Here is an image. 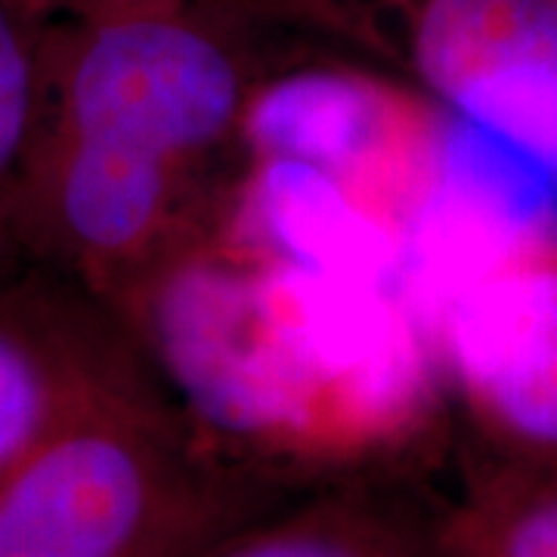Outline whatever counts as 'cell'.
<instances>
[{
	"label": "cell",
	"mask_w": 557,
	"mask_h": 557,
	"mask_svg": "<svg viewBox=\"0 0 557 557\" xmlns=\"http://www.w3.org/2000/svg\"><path fill=\"white\" fill-rule=\"evenodd\" d=\"M50 22H72L84 16H100L112 10L152 7V3H183V0H32Z\"/></svg>",
	"instance_id": "obj_10"
},
{
	"label": "cell",
	"mask_w": 557,
	"mask_h": 557,
	"mask_svg": "<svg viewBox=\"0 0 557 557\" xmlns=\"http://www.w3.org/2000/svg\"><path fill=\"white\" fill-rule=\"evenodd\" d=\"M282 25L248 0H183L53 22L38 156L218 177Z\"/></svg>",
	"instance_id": "obj_2"
},
{
	"label": "cell",
	"mask_w": 557,
	"mask_h": 557,
	"mask_svg": "<svg viewBox=\"0 0 557 557\" xmlns=\"http://www.w3.org/2000/svg\"><path fill=\"white\" fill-rule=\"evenodd\" d=\"M453 483H431L440 557H557V458L456 437Z\"/></svg>",
	"instance_id": "obj_8"
},
{
	"label": "cell",
	"mask_w": 557,
	"mask_h": 557,
	"mask_svg": "<svg viewBox=\"0 0 557 557\" xmlns=\"http://www.w3.org/2000/svg\"><path fill=\"white\" fill-rule=\"evenodd\" d=\"M193 557H440L431 480L347 478L307 486Z\"/></svg>",
	"instance_id": "obj_7"
},
{
	"label": "cell",
	"mask_w": 557,
	"mask_h": 557,
	"mask_svg": "<svg viewBox=\"0 0 557 557\" xmlns=\"http://www.w3.org/2000/svg\"><path fill=\"white\" fill-rule=\"evenodd\" d=\"M292 493L143 387L87 409L0 478V557H193Z\"/></svg>",
	"instance_id": "obj_3"
},
{
	"label": "cell",
	"mask_w": 557,
	"mask_h": 557,
	"mask_svg": "<svg viewBox=\"0 0 557 557\" xmlns=\"http://www.w3.org/2000/svg\"><path fill=\"white\" fill-rule=\"evenodd\" d=\"M431 335L458 440L557 458V214L465 270Z\"/></svg>",
	"instance_id": "obj_5"
},
{
	"label": "cell",
	"mask_w": 557,
	"mask_h": 557,
	"mask_svg": "<svg viewBox=\"0 0 557 557\" xmlns=\"http://www.w3.org/2000/svg\"><path fill=\"white\" fill-rule=\"evenodd\" d=\"M106 300L164 397L260 478H431L453 453L434 335L397 282L270 255L196 199Z\"/></svg>",
	"instance_id": "obj_1"
},
{
	"label": "cell",
	"mask_w": 557,
	"mask_h": 557,
	"mask_svg": "<svg viewBox=\"0 0 557 557\" xmlns=\"http://www.w3.org/2000/svg\"><path fill=\"white\" fill-rule=\"evenodd\" d=\"M159 387L115 307L53 267H0V478L106 399Z\"/></svg>",
	"instance_id": "obj_6"
},
{
	"label": "cell",
	"mask_w": 557,
	"mask_h": 557,
	"mask_svg": "<svg viewBox=\"0 0 557 557\" xmlns=\"http://www.w3.org/2000/svg\"><path fill=\"white\" fill-rule=\"evenodd\" d=\"M53 22L32 0H0V267L22 260L20 218L50 112Z\"/></svg>",
	"instance_id": "obj_9"
},
{
	"label": "cell",
	"mask_w": 557,
	"mask_h": 557,
	"mask_svg": "<svg viewBox=\"0 0 557 557\" xmlns=\"http://www.w3.org/2000/svg\"><path fill=\"white\" fill-rule=\"evenodd\" d=\"M394 75L557 189V0H248Z\"/></svg>",
	"instance_id": "obj_4"
}]
</instances>
